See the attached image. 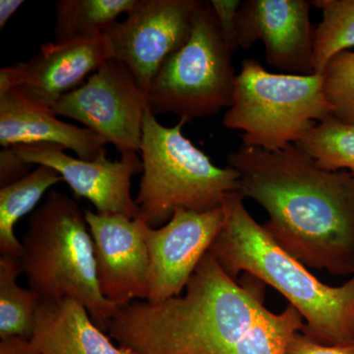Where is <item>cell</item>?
<instances>
[{
    "label": "cell",
    "mask_w": 354,
    "mask_h": 354,
    "mask_svg": "<svg viewBox=\"0 0 354 354\" xmlns=\"http://www.w3.org/2000/svg\"><path fill=\"white\" fill-rule=\"evenodd\" d=\"M248 277L241 285L207 253L183 297L120 307L109 335L133 354H258L304 318L290 304L281 313L267 309L264 283Z\"/></svg>",
    "instance_id": "cell-1"
},
{
    "label": "cell",
    "mask_w": 354,
    "mask_h": 354,
    "mask_svg": "<svg viewBox=\"0 0 354 354\" xmlns=\"http://www.w3.org/2000/svg\"><path fill=\"white\" fill-rule=\"evenodd\" d=\"M0 354H37L31 342L20 337L2 339L0 342Z\"/></svg>",
    "instance_id": "cell-26"
},
{
    "label": "cell",
    "mask_w": 354,
    "mask_h": 354,
    "mask_svg": "<svg viewBox=\"0 0 354 354\" xmlns=\"http://www.w3.org/2000/svg\"><path fill=\"white\" fill-rule=\"evenodd\" d=\"M241 0H211L209 6L215 13L216 21L223 39L232 53L239 48L237 39L236 21L239 8L242 6Z\"/></svg>",
    "instance_id": "cell-23"
},
{
    "label": "cell",
    "mask_w": 354,
    "mask_h": 354,
    "mask_svg": "<svg viewBox=\"0 0 354 354\" xmlns=\"http://www.w3.org/2000/svg\"><path fill=\"white\" fill-rule=\"evenodd\" d=\"M148 109L147 95L131 71L113 58L83 85L62 97L51 111L82 123L121 153H139Z\"/></svg>",
    "instance_id": "cell-8"
},
{
    "label": "cell",
    "mask_w": 354,
    "mask_h": 354,
    "mask_svg": "<svg viewBox=\"0 0 354 354\" xmlns=\"http://www.w3.org/2000/svg\"><path fill=\"white\" fill-rule=\"evenodd\" d=\"M239 192L223 197V223L209 249L223 271L271 286L299 312L304 334L324 344L354 342V274L339 286L325 285L279 245L247 211Z\"/></svg>",
    "instance_id": "cell-3"
},
{
    "label": "cell",
    "mask_w": 354,
    "mask_h": 354,
    "mask_svg": "<svg viewBox=\"0 0 354 354\" xmlns=\"http://www.w3.org/2000/svg\"><path fill=\"white\" fill-rule=\"evenodd\" d=\"M21 243L23 274L41 302L75 299L102 330H108L118 307L100 290L92 235L73 199L59 191L48 193L32 214Z\"/></svg>",
    "instance_id": "cell-4"
},
{
    "label": "cell",
    "mask_w": 354,
    "mask_h": 354,
    "mask_svg": "<svg viewBox=\"0 0 354 354\" xmlns=\"http://www.w3.org/2000/svg\"><path fill=\"white\" fill-rule=\"evenodd\" d=\"M321 75L333 118L354 123V51H344L333 58Z\"/></svg>",
    "instance_id": "cell-22"
},
{
    "label": "cell",
    "mask_w": 354,
    "mask_h": 354,
    "mask_svg": "<svg viewBox=\"0 0 354 354\" xmlns=\"http://www.w3.org/2000/svg\"><path fill=\"white\" fill-rule=\"evenodd\" d=\"M113 58L106 35L94 41L43 44L29 62L0 69V92L15 88L32 102L51 109Z\"/></svg>",
    "instance_id": "cell-14"
},
{
    "label": "cell",
    "mask_w": 354,
    "mask_h": 354,
    "mask_svg": "<svg viewBox=\"0 0 354 354\" xmlns=\"http://www.w3.org/2000/svg\"><path fill=\"white\" fill-rule=\"evenodd\" d=\"M295 146L327 171L354 174V123L330 116L314 125Z\"/></svg>",
    "instance_id": "cell-21"
},
{
    "label": "cell",
    "mask_w": 354,
    "mask_h": 354,
    "mask_svg": "<svg viewBox=\"0 0 354 354\" xmlns=\"http://www.w3.org/2000/svg\"><path fill=\"white\" fill-rule=\"evenodd\" d=\"M31 164L26 162L12 147L0 152V188L10 185L31 174Z\"/></svg>",
    "instance_id": "cell-25"
},
{
    "label": "cell",
    "mask_w": 354,
    "mask_h": 354,
    "mask_svg": "<svg viewBox=\"0 0 354 354\" xmlns=\"http://www.w3.org/2000/svg\"><path fill=\"white\" fill-rule=\"evenodd\" d=\"M186 123L179 120L165 127L147 109L139 151L143 174L135 202L139 218L150 227L169 221L177 209L221 208L223 197L239 189V174L230 167H216L184 136Z\"/></svg>",
    "instance_id": "cell-5"
},
{
    "label": "cell",
    "mask_w": 354,
    "mask_h": 354,
    "mask_svg": "<svg viewBox=\"0 0 354 354\" xmlns=\"http://www.w3.org/2000/svg\"><path fill=\"white\" fill-rule=\"evenodd\" d=\"M28 164L46 165L55 169L74 194L88 200L97 213L138 216L131 195L132 177L143 172L138 152L121 153L118 160L106 156L95 160L73 158L55 144L38 143L12 147Z\"/></svg>",
    "instance_id": "cell-13"
},
{
    "label": "cell",
    "mask_w": 354,
    "mask_h": 354,
    "mask_svg": "<svg viewBox=\"0 0 354 354\" xmlns=\"http://www.w3.org/2000/svg\"><path fill=\"white\" fill-rule=\"evenodd\" d=\"M286 354H354V342L346 344H324L300 330L290 339Z\"/></svg>",
    "instance_id": "cell-24"
},
{
    "label": "cell",
    "mask_w": 354,
    "mask_h": 354,
    "mask_svg": "<svg viewBox=\"0 0 354 354\" xmlns=\"http://www.w3.org/2000/svg\"><path fill=\"white\" fill-rule=\"evenodd\" d=\"M199 0H137L122 22L106 32L113 58L131 71L139 87L149 88L165 60L190 38Z\"/></svg>",
    "instance_id": "cell-9"
},
{
    "label": "cell",
    "mask_w": 354,
    "mask_h": 354,
    "mask_svg": "<svg viewBox=\"0 0 354 354\" xmlns=\"http://www.w3.org/2000/svg\"><path fill=\"white\" fill-rule=\"evenodd\" d=\"M23 0H1L0 1V29L6 27L7 22L24 4Z\"/></svg>",
    "instance_id": "cell-27"
},
{
    "label": "cell",
    "mask_w": 354,
    "mask_h": 354,
    "mask_svg": "<svg viewBox=\"0 0 354 354\" xmlns=\"http://www.w3.org/2000/svg\"><path fill=\"white\" fill-rule=\"evenodd\" d=\"M232 55L213 9L203 2L189 39L153 78L147 94L149 109L155 115L172 113L189 122L230 108L237 75Z\"/></svg>",
    "instance_id": "cell-7"
},
{
    "label": "cell",
    "mask_w": 354,
    "mask_h": 354,
    "mask_svg": "<svg viewBox=\"0 0 354 354\" xmlns=\"http://www.w3.org/2000/svg\"><path fill=\"white\" fill-rule=\"evenodd\" d=\"M48 143L95 160L106 156L108 142L86 127L64 122L51 109L27 99L15 88L0 92V145L3 148Z\"/></svg>",
    "instance_id": "cell-15"
},
{
    "label": "cell",
    "mask_w": 354,
    "mask_h": 354,
    "mask_svg": "<svg viewBox=\"0 0 354 354\" xmlns=\"http://www.w3.org/2000/svg\"><path fill=\"white\" fill-rule=\"evenodd\" d=\"M30 342L37 354H133L115 346L72 298L41 302Z\"/></svg>",
    "instance_id": "cell-16"
},
{
    "label": "cell",
    "mask_w": 354,
    "mask_h": 354,
    "mask_svg": "<svg viewBox=\"0 0 354 354\" xmlns=\"http://www.w3.org/2000/svg\"><path fill=\"white\" fill-rule=\"evenodd\" d=\"M64 181L55 169L38 165L31 174L10 185L0 188V253L1 257L20 260L21 241L15 236L17 221L31 213L46 191Z\"/></svg>",
    "instance_id": "cell-17"
},
{
    "label": "cell",
    "mask_w": 354,
    "mask_h": 354,
    "mask_svg": "<svg viewBox=\"0 0 354 354\" xmlns=\"http://www.w3.org/2000/svg\"><path fill=\"white\" fill-rule=\"evenodd\" d=\"M311 6L309 0L242 2L236 21L239 48L262 41L268 64L291 75H314Z\"/></svg>",
    "instance_id": "cell-12"
},
{
    "label": "cell",
    "mask_w": 354,
    "mask_h": 354,
    "mask_svg": "<svg viewBox=\"0 0 354 354\" xmlns=\"http://www.w3.org/2000/svg\"><path fill=\"white\" fill-rule=\"evenodd\" d=\"M223 223L221 207L208 212L177 209L162 227H147L150 260L147 301L158 304L180 295Z\"/></svg>",
    "instance_id": "cell-10"
},
{
    "label": "cell",
    "mask_w": 354,
    "mask_h": 354,
    "mask_svg": "<svg viewBox=\"0 0 354 354\" xmlns=\"http://www.w3.org/2000/svg\"><path fill=\"white\" fill-rule=\"evenodd\" d=\"M322 20L313 34L314 70L322 74L330 60L354 48V0H313Z\"/></svg>",
    "instance_id": "cell-20"
},
{
    "label": "cell",
    "mask_w": 354,
    "mask_h": 354,
    "mask_svg": "<svg viewBox=\"0 0 354 354\" xmlns=\"http://www.w3.org/2000/svg\"><path fill=\"white\" fill-rule=\"evenodd\" d=\"M94 243L95 269L102 295L118 306L149 297L148 223L121 214L84 211Z\"/></svg>",
    "instance_id": "cell-11"
},
{
    "label": "cell",
    "mask_w": 354,
    "mask_h": 354,
    "mask_svg": "<svg viewBox=\"0 0 354 354\" xmlns=\"http://www.w3.org/2000/svg\"><path fill=\"white\" fill-rule=\"evenodd\" d=\"M237 192L269 215L279 246L316 270L354 274V174L323 169L297 146L278 151L242 145L227 155Z\"/></svg>",
    "instance_id": "cell-2"
},
{
    "label": "cell",
    "mask_w": 354,
    "mask_h": 354,
    "mask_svg": "<svg viewBox=\"0 0 354 354\" xmlns=\"http://www.w3.org/2000/svg\"><path fill=\"white\" fill-rule=\"evenodd\" d=\"M23 274L20 260L0 258V339L20 337L30 341L41 300L30 288L18 286Z\"/></svg>",
    "instance_id": "cell-19"
},
{
    "label": "cell",
    "mask_w": 354,
    "mask_h": 354,
    "mask_svg": "<svg viewBox=\"0 0 354 354\" xmlns=\"http://www.w3.org/2000/svg\"><path fill=\"white\" fill-rule=\"evenodd\" d=\"M330 116L323 75L271 73L258 60L246 58L223 125L242 131L243 145L278 151L295 145Z\"/></svg>",
    "instance_id": "cell-6"
},
{
    "label": "cell",
    "mask_w": 354,
    "mask_h": 354,
    "mask_svg": "<svg viewBox=\"0 0 354 354\" xmlns=\"http://www.w3.org/2000/svg\"><path fill=\"white\" fill-rule=\"evenodd\" d=\"M137 0H59L55 3V43L94 41L106 36Z\"/></svg>",
    "instance_id": "cell-18"
}]
</instances>
